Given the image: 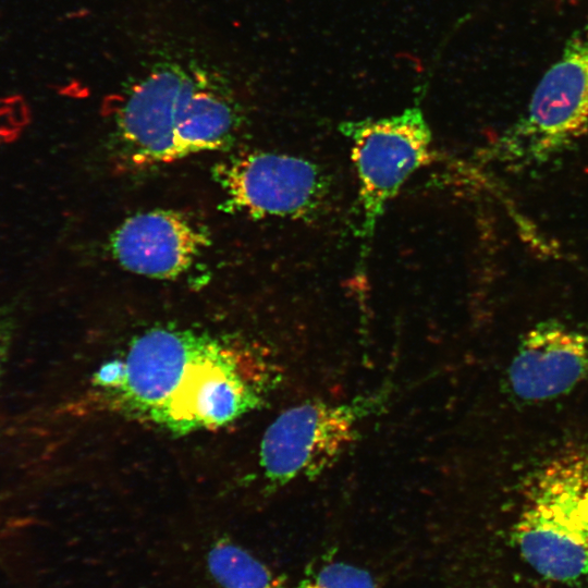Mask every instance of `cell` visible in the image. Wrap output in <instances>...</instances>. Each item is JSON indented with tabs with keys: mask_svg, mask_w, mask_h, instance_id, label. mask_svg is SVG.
Here are the masks:
<instances>
[{
	"mask_svg": "<svg viewBox=\"0 0 588 588\" xmlns=\"http://www.w3.org/2000/svg\"><path fill=\"white\" fill-rule=\"evenodd\" d=\"M122 360L121 380L105 391L111 405L179 434L234 421L261 405L268 387L255 358L187 329L147 330Z\"/></svg>",
	"mask_w": 588,
	"mask_h": 588,
	"instance_id": "obj_1",
	"label": "cell"
},
{
	"mask_svg": "<svg viewBox=\"0 0 588 588\" xmlns=\"http://www.w3.org/2000/svg\"><path fill=\"white\" fill-rule=\"evenodd\" d=\"M112 124L122 158L148 167L231 144L242 110L217 71L193 60H166L127 86Z\"/></svg>",
	"mask_w": 588,
	"mask_h": 588,
	"instance_id": "obj_2",
	"label": "cell"
},
{
	"mask_svg": "<svg viewBox=\"0 0 588 588\" xmlns=\"http://www.w3.org/2000/svg\"><path fill=\"white\" fill-rule=\"evenodd\" d=\"M588 130V20L567 39L561 57L537 85L526 113L488 149L510 169L541 166Z\"/></svg>",
	"mask_w": 588,
	"mask_h": 588,
	"instance_id": "obj_3",
	"label": "cell"
},
{
	"mask_svg": "<svg viewBox=\"0 0 588 588\" xmlns=\"http://www.w3.org/2000/svg\"><path fill=\"white\" fill-rule=\"evenodd\" d=\"M340 132L350 142L358 181L363 257L389 203L414 172L432 160V135L416 107L387 118L345 121Z\"/></svg>",
	"mask_w": 588,
	"mask_h": 588,
	"instance_id": "obj_4",
	"label": "cell"
},
{
	"mask_svg": "<svg viewBox=\"0 0 588 588\" xmlns=\"http://www.w3.org/2000/svg\"><path fill=\"white\" fill-rule=\"evenodd\" d=\"M381 394L348 403L306 401L282 412L265 431L259 465L271 487L314 479L330 468L359 436V424L378 409Z\"/></svg>",
	"mask_w": 588,
	"mask_h": 588,
	"instance_id": "obj_5",
	"label": "cell"
},
{
	"mask_svg": "<svg viewBox=\"0 0 588 588\" xmlns=\"http://www.w3.org/2000/svg\"><path fill=\"white\" fill-rule=\"evenodd\" d=\"M213 177L223 207L255 218H302L321 204L327 182L320 168L303 157L253 151L218 163Z\"/></svg>",
	"mask_w": 588,
	"mask_h": 588,
	"instance_id": "obj_6",
	"label": "cell"
},
{
	"mask_svg": "<svg viewBox=\"0 0 588 588\" xmlns=\"http://www.w3.org/2000/svg\"><path fill=\"white\" fill-rule=\"evenodd\" d=\"M209 243L205 230L186 215L156 209L126 218L111 234L110 250L127 271L172 279L185 272Z\"/></svg>",
	"mask_w": 588,
	"mask_h": 588,
	"instance_id": "obj_7",
	"label": "cell"
},
{
	"mask_svg": "<svg viewBox=\"0 0 588 588\" xmlns=\"http://www.w3.org/2000/svg\"><path fill=\"white\" fill-rule=\"evenodd\" d=\"M588 379V334L561 322L536 324L507 371L512 395L524 403L561 396Z\"/></svg>",
	"mask_w": 588,
	"mask_h": 588,
	"instance_id": "obj_8",
	"label": "cell"
},
{
	"mask_svg": "<svg viewBox=\"0 0 588 588\" xmlns=\"http://www.w3.org/2000/svg\"><path fill=\"white\" fill-rule=\"evenodd\" d=\"M514 529L525 561L543 577L569 581L588 575V547L535 487Z\"/></svg>",
	"mask_w": 588,
	"mask_h": 588,
	"instance_id": "obj_9",
	"label": "cell"
},
{
	"mask_svg": "<svg viewBox=\"0 0 588 588\" xmlns=\"http://www.w3.org/2000/svg\"><path fill=\"white\" fill-rule=\"evenodd\" d=\"M532 487L553 504L588 547V453L554 460Z\"/></svg>",
	"mask_w": 588,
	"mask_h": 588,
	"instance_id": "obj_10",
	"label": "cell"
},
{
	"mask_svg": "<svg viewBox=\"0 0 588 588\" xmlns=\"http://www.w3.org/2000/svg\"><path fill=\"white\" fill-rule=\"evenodd\" d=\"M208 567L223 588H285L282 577L228 540L218 541L210 550Z\"/></svg>",
	"mask_w": 588,
	"mask_h": 588,
	"instance_id": "obj_11",
	"label": "cell"
},
{
	"mask_svg": "<svg viewBox=\"0 0 588 588\" xmlns=\"http://www.w3.org/2000/svg\"><path fill=\"white\" fill-rule=\"evenodd\" d=\"M297 588H377V584L366 569L332 561L308 568Z\"/></svg>",
	"mask_w": 588,
	"mask_h": 588,
	"instance_id": "obj_12",
	"label": "cell"
},
{
	"mask_svg": "<svg viewBox=\"0 0 588 588\" xmlns=\"http://www.w3.org/2000/svg\"><path fill=\"white\" fill-rule=\"evenodd\" d=\"M11 341L12 323L4 315H0V378L9 356Z\"/></svg>",
	"mask_w": 588,
	"mask_h": 588,
	"instance_id": "obj_13",
	"label": "cell"
}]
</instances>
